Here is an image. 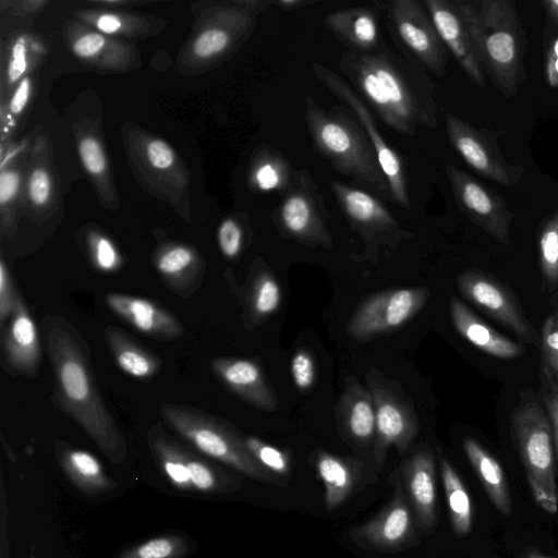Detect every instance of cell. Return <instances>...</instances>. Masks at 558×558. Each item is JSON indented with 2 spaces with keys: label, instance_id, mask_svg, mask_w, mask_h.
<instances>
[{
  "label": "cell",
  "instance_id": "20",
  "mask_svg": "<svg viewBox=\"0 0 558 558\" xmlns=\"http://www.w3.org/2000/svg\"><path fill=\"white\" fill-rule=\"evenodd\" d=\"M210 367L228 390L248 404L265 411L277 409V397L255 361L220 356L210 361Z\"/></svg>",
  "mask_w": 558,
  "mask_h": 558
},
{
  "label": "cell",
  "instance_id": "14",
  "mask_svg": "<svg viewBox=\"0 0 558 558\" xmlns=\"http://www.w3.org/2000/svg\"><path fill=\"white\" fill-rule=\"evenodd\" d=\"M329 186L351 228L367 242L407 235L383 201L374 194L338 180H330Z\"/></svg>",
  "mask_w": 558,
  "mask_h": 558
},
{
  "label": "cell",
  "instance_id": "43",
  "mask_svg": "<svg viewBox=\"0 0 558 558\" xmlns=\"http://www.w3.org/2000/svg\"><path fill=\"white\" fill-rule=\"evenodd\" d=\"M291 374L295 386L300 390L310 389L315 379V364L312 354L306 350H299L291 360Z\"/></svg>",
  "mask_w": 558,
  "mask_h": 558
},
{
  "label": "cell",
  "instance_id": "40",
  "mask_svg": "<svg viewBox=\"0 0 558 558\" xmlns=\"http://www.w3.org/2000/svg\"><path fill=\"white\" fill-rule=\"evenodd\" d=\"M243 244V230L240 223L233 219L228 218L223 220L218 229V245L227 258H235Z\"/></svg>",
  "mask_w": 558,
  "mask_h": 558
},
{
  "label": "cell",
  "instance_id": "44",
  "mask_svg": "<svg viewBox=\"0 0 558 558\" xmlns=\"http://www.w3.org/2000/svg\"><path fill=\"white\" fill-rule=\"evenodd\" d=\"M51 195V180L47 171L36 168L29 175L28 196L32 203L37 206H44Z\"/></svg>",
  "mask_w": 558,
  "mask_h": 558
},
{
  "label": "cell",
  "instance_id": "26",
  "mask_svg": "<svg viewBox=\"0 0 558 558\" xmlns=\"http://www.w3.org/2000/svg\"><path fill=\"white\" fill-rule=\"evenodd\" d=\"M107 348L118 367L140 380H150L161 368L158 354L144 347L129 332L118 326H108L104 331Z\"/></svg>",
  "mask_w": 558,
  "mask_h": 558
},
{
  "label": "cell",
  "instance_id": "21",
  "mask_svg": "<svg viewBox=\"0 0 558 558\" xmlns=\"http://www.w3.org/2000/svg\"><path fill=\"white\" fill-rule=\"evenodd\" d=\"M151 264L163 284L185 300L198 290L206 272L202 255L184 244L159 247L151 257Z\"/></svg>",
  "mask_w": 558,
  "mask_h": 558
},
{
  "label": "cell",
  "instance_id": "28",
  "mask_svg": "<svg viewBox=\"0 0 558 558\" xmlns=\"http://www.w3.org/2000/svg\"><path fill=\"white\" fill-rule=\"evenodd\" d=\"M339 418L345 434L359 442L375 438L376 414L369 391L355 380H348L339 403Z\"/></svg>",
  "mask_w": 558,
  "mask_h": 558
},
{
  "label": "cell",
  "instance_id": "48",
  "mask_svg": "<svg viewBox=\"0 0 558 558\" xmlns=\"http://www.w3.org/2000/svg\"><path fill=\"white\" fill-rule=\"evenodd\" d=\"M27 68L26 47L22 39H19L12 47L8 65V81L12 84L17 82Z\"/></svg>",
  "mask_w": 558,
  "mask_h": 558
},
{
  "label": "cell",
  "instance_id": "12",
  "mask_svg": "<svg viewBox=\"0 0 558 558\" xmlns=\"http://www.w3.org/2000/svg\"><path fill=\"white\" fill-rule=\"evenodd\" d=\"M446 174L460 210L496 241L509 245L513 213L507 201L451 163L446 166Z\"/></svg>",
  "mask_w": 558,
  "mask_h": 558
},
{
  "label": "cell",
  "instance_id": "53",
  "mask_svg": "<svg viewBox=\"0 0 558 558\" xmlns=\"http://www.w3.org/2000/svg\"><path fill=\"white\" fill-rule=\"evenodd\" d=\"M31 92V83L27 77L23 78L16 87L11 101L10 110L14 114H19L25 108Z\"/></svg>",
  "mask_w": 558,
  "mask_h": 558
},
{
  "label": "cell",
  "instance_id": "15",
  "mask_svg": "<svg viewBox=\"0 0 558 558\" xmlns=\"http://www.w3.org/2000/svg\"><path fill=\"white\" fill-rule=\"evenodd\" d=\"M375 414V458L380 466L387 448L396 446L405 450L418 432V423L412 409L393 391L379 381L367 380Z\"/></svg>",
  "mask_w": 558,
  "mask_h": 558
},
{
  "label": "cell",
  "instance_id": "54",
  "mask_svg": "<svg viewBox=\"0 0 558 558\" xmlns=\"http://www.w3.org/2000/svg\"><path fill=\"white\" fill-rule=\"evenodd\" d=\"M313 1L307 0H276L274 5L278 7L283 11H292L300 9L304 5L311 4Z\"/></svg>",
  "mask_w": 558,
  "mask_h": 558
},
{
  "label": "cell",
  "instance_id": "55",
  "mask_svg": "<svg viewBox=\"0 0 558 558\" xmlns=\"http://www.w3.org/2000/svg\"><path fill=\"white\" fill-rule=\"evenodd\" d=\"M541 3L553 24L558 26V0H543Z\"/></svg>",
  "mask_w": 558,
  "mask_h": 558
},
{
  "label": "cell",
  "instance_id": "31",
  "mask_svg": "<svg viewBox=\"0 0 558 558\" xmlns=\"http://www.w3.org/2000/svg\"><path fill=\"white\" fill-rule=\"evenodd\" d=\"M439 464L453 534L464 537L470 534L473 524L470 495L454 468L442 454Z\"/></svg>",
  "mask_w": 558,
  "mask_h": 558
},
{
  "label": "cell",
  "instance_id": "25",
  "mask_svg": "<svg viewBox=\"0 0 558 558\" xmlns=\"http://www.w3.org/2000/svg\"><path fill=\"white\" fill-rule=\"evenodd\" d=\"M57 461L69 481L83 494L96 496L114 487L101 463L90 452L62 439L53 444Z\"/></svg>",
  "mask_w": 558,
  "mask_h": 558
},
{
  "label": "cell",
  "instance_id": "50",
  "mask_svg": "<svg viewBox=\"0 0 558 558\" xmlns=\"http://www.w3.org/2000/svg\"><path fill=\"white\" fill-rule=\"evenodd\" d=\"M1 506H0V558H10L8 507L4 486L1 481Z\"/></svg>",
  "mask_w": 558,
  "mask_h": 558
},
{
  "label": "cell",
  "instance_id": "1",
  "mask_svg": "<svg viewBox=\"0 0 558 558\" xmlns=\"http://www.w3.org/2000/svg\"><path fill=\"white\" fill-rule=\"evenodd\" d=\"M40 327L53 375V405L72 418L112 463L122 462L125 439L99 391L88 343L63 316L47 313Z\"/></svg>",
  "mask_w": 558,
  "mask_h": 558
},
{
  "label": "cell",
  "instance_id": "8",
  "mask_svg": "<svg viewBox=\"0 0 558 558\" xmlns=\"http://www.w3.org/2000/svg\"><path fill=\"white\" fill-rule=\"evenodd\" d=\"M311 69L317 80L356 117L373 143L379 166L389 186L391 201L403 209L409 210L411 202L407 167L399 153L385 141L368 106L351 85L330 68L313 62Z\"/></svg>",
  "mask_w": 558,
  "mask_h": 558
},
{
  "label": "cell",
  "instance_id": "51",
  "mask_svg": "<svg viewBox=\"0 0 558 558\" xmlns=\"http://www.w3.org/2000/svg\"><path fill=\"white\" fill-rule=\"evenodd\" d=\"M20 184L19 174L14 171H2L0 174V203H9L16 194Z\"/></svg>",
  "mask_w": 558,
  "mask_h": 558
},
{
  "label": "cell",
  "instance_id": "6",
  "mask_svg": "<svg viewBox=\"0 0 558 558\" xmlns=\"http://www.w3.org/2000/svg\"><path fill=\"white\" fill-rule=\"evenodd\" d=\"M510 434L536 505L558 512L556 452L546 410L532 398H522L510 414Z\"/></svg>",
  "mask_w": 558,
  "mask_h": 558
},
{
  "label": "cell",
  "instance_id": "30",
  "mask_svg": "<svg viewBox=\"0 0 558 558\" xmlns=\"http://www.w3.org/2000/svg\"><path fill=\"white\" fill-rule=\"evenodd\" d=\"M147 444L156 463L175 487L194 489L186 465L185 445L168 434L160 422L147 432Z\"/></svg>",
  "mask_w": 558,
  "mask_h": 558
},
{
  "label": "cell",
  "instance_id": "52",
  "mask_svg": "<svg viewBox=\"0 0 558 558\" xmlns=\"http://www.w3.org/2000/svg\"><path fill=\"white\" fill-rule=\"evenodd\" d=\"M94 24L97 29L108 35L120 33L124 25L120 16L111 13L97 14Z\"/></svg>",
  "mask_w": 558,
  "mask_h": 558
},
{
  "label": "cell",
  "instance_id": "22",
  "mask_svg": "<svg viewBox=\"0 0 558 558\" xmlns=\"http://www.w3.org/2000/svg\"><path fill=\"white\" fill-rule=\"evenodd\" d=\"M379 7L359 5L330 12L324 17L325 27L348 50L368 52L383 41L378 24Z\"/></svg>",
  "mask_w": 558,
  "mask_h": 558
},
{
  "label": "cell",
  "instance_id": "19",
  "mask_svg": "<svg viewBox=\"0 0 558 558\" xmlns=\"http://www.w3.org/2000/svg\"><path fill=\"white\" fill-rule=\"evenodd\" d=\"M412 515L399 481L393 498L384 510L352 533L361 546L391 550L405 546L413 536Z\"/></svg>",
  "mask_w": 558,
  "mask_h": 558
},
{
  "label": "cell",
  "instance_id": "41",
  "mask_svg": "<svg viewBox=\"0 0 558 558\" xmlns=\"http://www.w3.org/2000/svg\"><path fill=\"white\" fill-rule=\"evenodd\" d=\"M17 291L14 288L11 272L3 257L0 260V329L5 327V322L12 316Z\"/></svg>",
  "mask_w": 558,
  "mask_h": 558
},
{
  "label": "cell",
  "instance_id": "16",
  "mask_svg": "<svg viewBox=\"0 0 558 558\" xmlns=\"http://www.w3.org/2000/svg\"><path fill=\"white\" fill-rule=\"evenodd\" d=\"M41 362L39 335L26 303L17 293L12 316L1 331V366L13 376L34 378Z\"/></svg>",
  "mask_w": 558,
  "mask_h": 558
},
{
  "label": "cell",
  "instance_id": "18",
  "mask_svg": "<svg viewBox=\"0 0 558 558\" xmlns=\"http://www.w3.org/2000/svg\"><path fill=\"white\" fill-rule=\"evenodd\" d=\"M105 302L121 320L145 337L172 341L184 333V327L168 308L150 299L111 292Z\"/></svg>",
  "mask_w": 558,
  "mask_h": 558
},
{
  "label": "cell",
  "instance_id": "49",
  "mask_svg": "<svg viewBox=\"0 0 558 558\" xmlns=\"http://www.w3.org/2000/svg\"><path fill=\"white\" fill-rule=\"evenodd\" d=\"M545 76L550 87L558 88V36L550 38L545 49Z\"/></svg>",
  "mask_w": 558,
  "mask_h": 558
},
{
  "label": "cell",
  "instance_id": "13",
  "mask_svg": "<svg viewBox=\"0 0 558 558\" xmlns=\"http://www.w3.org/2000/svg\"><path fill=\"white\" fill-rule=\"evenodd\" d=\"M428 290L404 288L380 291L366 299L348 323V335L366 340L397 329L412 318L426 303Z\"/></svg>",
  "mask_w": 558,
  "mask_h": 558
},
{
  "label": "cell",
  "instance_id": "42",
  "mask_svg": "<svg viewBox=\"0 0 558 558\" xmlns=\"http://www.w3.org/2000/svg\"><path fill=\"white\" fill-rule=\"evenodd\" d=\"M78 154L85 169L90 174L102 175L106 172V156L97 140L89 136L81 140Z\"/></svg>",
  "mask_w": 558,
  "mask_h": 558
},
{
  "label": "cell",
  "instance_id": "32",
  "mask_svg": "<svg viewBox=\"0 0 558 558\" xmlns=\"http://www.w3.org/2000/svg\"><path fill=\"white\" fill-rule=\"evenodd\" d=\"M316 469L325 486L326 508L331 511L350 494L354 483L353 471L344 460L328 452L317 454Z\"/></svg>",
  "mask_w": 558,
  "mask_h": 558
},
{
  "label": "cell",
  "instance_id": "37",
  "mask_svg": "<svg viewBox=\"0 0 558 558\" xmlns=\"http://www.w3.org/2000/svg\"><path fill=\"white\" fill-rule=\"evenodd\" d=\"M539 348L543 383L558 385V310L543 324Z\"/></svg>",
  "mask_w": 558,
  "mask_h": 558
},
{
  "label": "cell",
  "instance_id": "27",
  "mask_svg": "<svg viewBox=\"0 0 558 558\" xmlns=\"http://www.w3.org/2000/svg\"><path fill=\"white\" fill-rule=\"evenodd\" d=\"M463 450L495 508L510 515L512 502L509 484L498 460L472 437L463 439Z\"/></svg>",
  "mask_w": 558,
  "mask_h": 558
},
{
  "label": "cell",
  "instance_id": "56",
  "mask_svg": "<svg viewBox=\"0 0 558 558\" xmlns=\"http://www.w3.org/2000/svg\"><path fill=\"white\" fill-rule=\"evenodd\" d=\"M520 558H553V557L543 554L536 547L530 546V547H526L521 553Z\"/></svg>",
  "mask_w": 558,
  "mask_h": 558
},
{
  "label": "cell",
  "instance_id": "23",
  "mask_svg": "<svg viewBox=\"0 0 558 558\" xmlns=\"http://www.w3.org/2000/svg\"><path fill=\"white\" fill-rule=\"evenodd\" d=\"M449 311L456 330L486 354L502 360L519 359L525 354L526 350L521 343L494 329L460 299L450 298Z\"/></svg>",
  "mask_w": 558,
  "mask_h": 558
},
{
  "label": "cell",
  "instance_id": "5",
  "mask_svg": "<svg viewBox=\"0 0 558 558\" xmlns=\"http://www.w3.org/2000/svg\"><path fill=\"white\" fill-rule=\"evenodd\" d=\"M159 414L163 423L204 454L247 476L277 485V475L262 466L248 451L235 429L221 418L186 404L162 402Z\"/></svg>",
  "mask_w": 558,
  "mask_h": 558
},
{
  "label": "cell",
  "instance_id": "45",
  "mask_svg": "<svg viewBox=\"0 0 558 558\" xmlns=\"http://www.w3.org/2000/svg\"><path fill=\"white\" fill-rule=\"evenodd\" d=\"M107 45V39L94 32H87L77 37L72 50L81 59L87 60L96 57Z\"/></svg>",
  "mask_w": 558,
  "mask_h": 558
},
{
  "label": "cell",
  "instance_id": "46",
  "mask_svg": "<svg viewBox=\"0 0 558 558\" xmlns=\"http://www.w3.org/2000/svg\"><path fill=\"white\" fill-rule=\"evenodd\" d=\"M543 400L549 420L558 468V385L543 383Z\"/></svg>",
  "mask_w": 558,
  "mask_h": 558
},
{
  "label": "cell",
  "instance_id": "7",
  "mask_svg": "<svg viewBox=\"0 0 558 558\" xmlns=\"http://www.w3.org/2000/svg\"><path fill=\"white\" fill-rule=\"evenodd\" d=\"M377 4L387 11L388 29L401 50L435 76L442 77L449 53L423 2L395 0Z\"/></svg>",
  "mask_w": 558,
  "mask_h": 558
},
{
  "label": "cell",
  "instance_id": "33",
  "mask_svg": "<svg viewBox=\"0 0 558 558\" xmlns=\"http://www.w3.org/2000/svg\"><path fill=\"white\" fill-rule=\"evenodd\" d=\"M537 243L543 286L553 291L558 288V209L539 223Z\"/></svg>",
  "mask_w": 558,
  "mask_h": 558
},
{
  "label": "cell",
  "instance_id": "58",
  "mask_svg": "<svg viewBox=\"0 0 558 558\" xmlns=\"http://www.w3.org/2000/svg\"><path fill=\"white\" fill-rule=\"evenodd\" d=\"M477 558H484V557H477Z\"/></svg>",
  "mask_w": 558,
  "mask_h": 558
},
{
  "label": "cell",
  "instance_id": "47",
  "mask_svg": "<svg viewBox=\"0 0 558 558\" xmlns=\"http://www.w3.org/2000/svg\"><path fill=\"white\" fill-rule=\"evenodd\" d=\"M147 156L151 166L165 170L174 162V153L171 147L161 140H154L147 146Z\"/></svg>",
  "mask_w": 558,
  "mask_h": 558
},
{
  "label": "cell",
  "instance_id": "35",
  "mask_svg": "<svg viewBox=\"0 0 558 558\" xmlns=\"http://www.w3.org/2000/svg\"><path fill=\"white\" fill-rule=\"evenodd\" d=\"M189 553V543L179 535H162L131 547L118 558H182Z\"/></svg>",
  "mask_w": 558,
  "mask_h": 558
},
{
  "label": "cell",
  "instance_id": "11",
  "mask_svg": "<svg viewBox=\"0 0 558 558\" xmlns=\"http://www.w3.org/2000/svg\"><path fill=\"white\" fill-rule=\"evenodd\" d=\"M445 124L452 148L480 175L502 186H512L524 175V166L505 160L492 132L478 130L452 112L445 113Z\"/></svg>",
  "mask_w": 558,
  "mask_h": 558
},
{
  "label": "cell",
  "instance_id": "3",
  "mask_svg": "<svg viewBox=\"0 0 558 558\" xmlns=\"http://www.w3.org/2000/svg\"><path fill=\"white\" fill-rule=\"evenodd\" d=\"M477 51L484 71L507 98L525 80V34L514 0L452 1Z\"/></svg>",
  "mask_w": 558,
  "mask_h": 558
},
{
  "label": "cell",
  "instance_id": "2",
  "mask_svg": "<svg viewBox=\"0 0 558 558\" xmlns=\"http://www.w3.org/2000/svg\"><path fill=\"white\" fill-rule=\"evenodd\" d=\"M338 68L351 87L395 132L413 136L418 126H438L434 83L410 57L397 54L383 40L374 50H345Z\"/></svg>",
  "mask_w": 558,
  "mask_h": 558
},
{
  "label": "cell",
  "instance_id": "34",
  "mask_svg": "<svg viewBox=\"0 0 558 558\" xmlns=\"http://www.w3.org/2000/svg\"><path fill=\"white\" fill-rule=\"evenodd\" d=\"M281 303V290L276 279L268 272L256 276L247 296V313L251 320L265 318L275 313Z\"/></svg>",
  "mask_w": 558,
  "mask_h": 558
},
{
  "label": "cell",
  "instance_id": "29",
  "mask_svg": "<svg viewBox=\"0 0 558 558\" xmlns=\"http://www.w3.org/2000/svg\"><path fill=\"white\" fill-rule=\"evenodd\" d=\"M295 171L276 148L262 145L252 158L250 186L258 193L284 194L292 185Z\"/></svg>",
  "mask_w": 558,
  "mask_h": 558
},
{
  "label": "cell",
  "instance_id": "4",
  "mask_svg": "<svg viewBox=\"0 0 558 558\" xmlns=\"http://www.w3.org/2000/svg\"><path fill=\"white\" fill-rule=\"evenodd\" d=\"M304 120L314 150L335 171L354 178L381 201L392 202L373 143L348 107L326 111L307 95Z\"/></svg>",
  "mask_w": 558,
  "mask_h": 558
},
{
  "label": "cell",
  "instance_id": "10",
  "mask_svg": "<svg viewBox=\"0 0 558 558\" xmlns=\"http://www.w3.org/2000/svg\"><path fill=\"white\" fill-rule=\"evenodd\" d=\"M457 286L470 303L513 332L521 344L539 347L541 335L529 322L515 293L500 279L469 269L458 276Z\"/></svg>",
  "mask_w": 558,
  "mask_h": 558
},
{
  "label": "cell",
  "instance_id": "57",
  "mask_svg": "<svg viewBox=\"0 0 558 558\" xmlns=\"http://www.w3.org/2000/svg\"><path fill=\"white\" fill-rule=\"evenodd\" d=\"M29 558H36L33 551L31 553Z\"/></svg>",
  "mask_w": 558,
  "mask_h": 558
},
{
  "label": "cell",
  "instance_id": "24",
  "mask_svg": "<svg viewBox=\"0 0 558 558\" xmlns=\"http://www.w3.org/2000/svg\"><path fill=\"white\" fill-rule=\"evenodd\" d=\"M404 478L418 523L424 529H434L437 524L436 468L429 449L417 451L407 461Z\"/></svg>",
  "mask_w": 558,
  "mask_h": 558
},
{
  "label": "cell",
  "instance_id": "17",
  "mask_svg": "<svg viewBox=\"0 0 558 558\" xmlns=\"http://www.w3.org/2000/svg\"><path fill=\"white\" fill-rule=\"evenodd\" d=\"M447 50L452 53L468 78L481 88L486 87L485 71L472 38L452 1H422Z\"/></svg>",
  "mask_w": 558,
  "mask_h": 558
},
{
  "label": "cell",
  "instance_id": "9",
  "mask_svg": "<svg viewBox=\"0 0 558 558\" xmlns=\"http://www.w3.org/2000/svg\"><path fill=\"white\" fill-rule=\"evenodd\" d=\"M272 217L282 234L308 244H331L328 211L316 182L306 169L295 171L293 183L281 195Z\"/></svg>",
  "mask_w": 558,
  "mask_h": 558
},
{
  "label": "cell",
  "instance_id": "39",
  "mask_svg": "<svg viewBox=\"0 0 558 558\" xmlns=\"http://www.w3.org/2000/svg\"><path fill=\"white\" fill-rule=\"evenodd\" d=\"M244 442L257 462L275 475L289 473L290 463L287 454L254 436H244Z\"/></svg>",
  "mask_w": 558,
  "mask_h": 558
},
{
  "label": "cell",
  "instance_id": "38",
  "mask_svg": "<svg viewBox=\"0 0 558 558\" xmlns=\"http://www.w3.org/2000/svg\"><path fill=\"white\" fill-rule=\"evenodd\" d=\"M86 248L92 265L102 274H113L124 264L116 245L102 234L90 233L86 239Z\"/></svg>",
  "mask_w": 558,
  "mask_h": 558
},
{
  "label": "cell",
  "instance_id": "36",
  "mask_svg": "<svg viewBox=\"0 0 558 558\" xmlns=\"http://www.w3.org/2000/svg\"><path fill=\"white\" fill-rule=\"evenodd\" d=\"M186 465L194 489L203 493L226 490L227 480L220 470L185 446Z\"/></svg>",
  "mask_w": 558,
  "mask_h": 558
}]
</instances>
